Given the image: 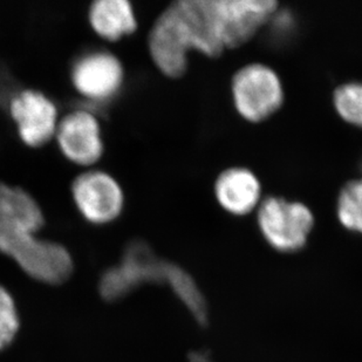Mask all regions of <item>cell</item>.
Segmentation results:
<instances>
[{
  "instance_id": "obj_1",
  "label": "cell",
  "mask_w": 362,
  "mask_h": 362,
  "mask_svg": "<svg viewBox=\"0 0 362 362\" xmlns=\"http://www.w3.org/2000/svg\"><path fill=\"white\" fill-rule=\"evenodd\" d=\"M274 0H178L158 16L148 37L155 66L177 79L188 69V54L215 58L257 35L277 11Z\"/></svg>"
},
{
  "instance_id": "obj_2",
  "label": "cell",
  "mask_w": 362,
  "mask_h": 362,
  "mask_svg": "<svg viewBox=\"0 0 362 362\" xmlns=\"http://www.w3.org/2000/svg\"><path fill=\"white\" fill-rule=\"evenodd\" d=\"M44 226V212L35 197L0 182V252L35 281L59 285L72 276L73 259L65 246L39 238Z\"/></svg>"
},
{
  "instance_id": "obj_3",
  "label": "cell",
  "mask_w": 362,
  "mask_h": 362,
  "mask_svg": "<svg viewBox=\"0 0 362 362\" xmlns=\"http://www.w3.org/2000/svg\"><path fill=\"white\" fill-rule=\"evenodd\" d=\"M257 219L267 242L285 253L303 249L315 226V215L304 203L274 196L260 202Z\"/></svg>"
},
{
  "instance_id": "obj_4",
  "label": "cell",
  "mask_w": 362,
  "mask_h": 362,
  "mask_svg": "<svg viewBox=\"0 0 362 362\" xmlns=\"http://www.w3.org/2000/svg\"><path fill=\"white\" fill-rule=\"evenodd\" d=\"M231 89L235 108L249 122L267 120L283 106L281 78L264 64H250L238 69Z\"/></svg>"
},
{
  "instance_id": "obj_5",
  "label": "cell",
  "mask_w": 362,
  "mask_h": 362,
  "mask_svg": "<svg viewBox=\"0 0 362 362\" xmlns=\"http://www.w3.org/2000/svg\"><path fill=\"white\" fill-rule=\"evenodd\" d=\"M71 80L88 103H108L120 93L124 69L120 59L107 49L83 52L73 60Z\"/></svg>"
},
{
  "instance_id": "obj_6",
  "label": "cell",
  "mask_w": 362,
  "mask_h": 362,
  "mask_svg": "<svg viewBox=\"0 0 362 362\" xmlns=\"http://www.w3.org/2000/svg\"><path fill=\"white\" fill-rule=\"evenodd\" d=\"M71 190L76 209L87 222L103 226L120 217L124 204L123 190L106 171H83L74 178Z\"/></svg>"
},
{
  "instance_id": "obj_7",
  "label": "cell",
  "mask_w": 362,
  "mask_h": 362,
  "mask_svg": "<svg viewBox=\"0 0 362 362\" xmlns=\"http://www.w3.org/2000/svg\"><path fill=\"white\" fill-rule=\"evenodd\" d=\"M6 108L17 126L18 135L28 147H42L55 136L58 108L40 90L18 89Z\"/></svg>"
},
{
  "instance_id": "obj_8",
  "label": "cell",
  "mask_w": 362,
  "mask_h": 362,
  "mask_svg": "<svg viewBox=\"0 0 362 362\" xmlns=\"http://www.w3.org/2000/svg\"><path fill=\"white\" fill-rule=\"evenodd\" d=\"M55 140L62 155L72 163L90 167L103 154L100 121L92 110H76L59 120Z\"/></svg>"
},
{
  "instance_id": "obj_9",
  "label": "cell",
  "mask_w": 362,
  "mask_h": 362,
  "mask_svg": "<svg viewBox=\"0 0 362 362\" xmlns=\"http://www.w3.org/2000/svg\"><path fill=\"white\" fill-rule=\"evenodd\" d=\"M215 196L224 210L235 216L249 215L262 202V185L246 168H229L215 182Z\"/></svg>"
},
{
  "instance_id": "obj_10",
  "label": "cell",
  "mask_w": 362,
  "mask_h": 362,
  "mask_svg": "<svg viewBox=\"0 0 362 362\" xmlns=\"http://www.w3.org/2000/svg\"><path fill=\"white\" fill-rule=\"evenodd\" d=\"M93 31L103 39L117 41L136 31L133 6L127 0H96L88 10Z\"/></svg>"
},
{
  "instance_id": "obj_11",
  "label": "cell",
  "mask_w": 362,
  "mask_h": 362,
  "mask_svg": "<svg viewBox=\"0 0 362 362\" xmlns=\"http://www.w3.org/2000/svg\"><path fill=\"white\" fill-rule=\"evenodd\" d=\"M337 215L345 229L362 235V178L344 185L337 202Z\"/></svg>"
},
{
  "instance_id": "obj_12",
  "label": "cell",
  "mask_w": 362,
  "mask_h": 362,
  "mask_svg": "<svg viewBox=\"0 0 362 362\" xmlns=\"http://www.w3.org/2000/svg\"><path fill=\"white\" fill-rule=\"evenodd\" d=\"M333 103L342 120L362 128V82L339 86L333 94Z\"/></svg>"
},
{
  "instance_id": "obj_13",
  "label": "cell",
  "mask_w": 362,
  "mask_h": 362,
  "mask_svg": "<svg viewBox=\"0 0 362 362\" xmlns=\"http://www.w3.org/2000/svg\"><path fill=\"white\" fill-rule=\"evenodd\" d=\"M19 317L13 298L0 285V351L6 349L17 335Z\"/></svg>"
},
{
  "instance_id": "obj_14",
  "label": "cell",
  "mask_w": 362,
  "mask_h": 362,
  "mask_svg": "<svg viewBox=\"0 0 362 362\" xmlns=\"http://www.w3.org/2000/svg\"><path fill=\"white\" fill-rule=\"evenodd\" d=\"M18 89L19 87L13 74L5 64L0 62V106L7 107V103Z\"/></svg>"
}]
</instances>
